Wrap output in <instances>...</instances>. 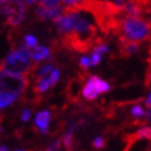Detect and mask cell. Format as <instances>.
Returning <instances> with one entry per match:
<instances>
[{
    "label": "cell",
    "mask_w": 151,
    "mask_h": 151,
    "mask_svg": "<svg viewBox=\"0 0 151 151\" xmlns=\"http://www.w3.org/2000/svg\"><path fill=\"white\" fill-rule=\"evenodd\" d=\"M114 31L119 35L120 42H145L150 38V22L142 16H128L122 15Z\"/></svg>",
    "instance_id": "cell-1"
},
{
    "label": "cell",
    "mask_w": 151,
    "mask_h": 151,
    "mask_svg": "<svg viewBox=\"0 0 151 151\" xmlns=\"http://www.w3.org/2000/svg\"><path fill=\"white\" fill-rule=\"evenodd\" d=\"M1 71L27 76L28 73L32 71V66L29 63V59L24 53L19 49H15L0 63V73Z\"/></svg>",
    "instance_id": "cell-2"
},
{
    "label": "cell",
    "mask_w": 151,
    "mask_h": 151,
    "mask_svg": "<svg viewBox=\"0 0 151 151\" xmlns=\"http://www.w3.org/2000/svg\"><path fill=\"white\" fill-rule=\"evenodd\" d=\"M28 85V76L19 74L0 73V92H9L20 95L26 90Z\"/></svg>",
    "instance_id": "cell-3"
},
{
    "label": "cell",
    "mask_w": 151,
    "mask_h": 151,
    "mask_svg": "<svg viewBox=\"0 0 151 151\" xmlns=\"http://www.w3.org/2000/svg\"><path fill=\"white\" fill-rule=\"evenodd\" d=\"M63 12V6L59 7H54V9H44V7L38 6V9L36 10V16L42 21L46 20H54L55 17H58L60 14Z\"/></svg>",
    "instance_id": "cell-4"
},
{
    "label": "cell",
    "mask_w": 151,
    "mask_h": 151,
    "mask_svg": "<svg viewBox=\"0 0 151 151\" xmlns=\"http://www.w3.org/2000/svg\"><path fill=\"white\" fill-rule=\"evenodd\" d=\"M35 123L40 132H42L43 134H47L48 127L50 123V113L48 111H41L36 117Z\"/></svg>",
    "instance_id": "cell-5"
},
{
    "label": "cell",
    "mask_w": 151,
    "mask_h": 151,
    "mask_svg": "<svg viewBox=\"0 0 151 151\" xmlns=\"http://www.w3.org/2000/svg\"><path fill=\"white\" fill-rule=\"evenodd\" d=\"M50 50L46 47H40V46H36L31 53V59L33 60L35 63H40L44 59H48L50 57Z\"/></svg>",
    "instance_id": "cell-6"
},
{
    "label": "cell",
    "mask_w": 151,
    "mask_h": 151,
    "mask_svg": "<svg viewBox=\"0 0 151 151\" xmlns=\"http://www.w3.org/2000/svg\"><path fill=\"white\" fill-rule=\"evenodd\" d=\"M87 82H90V84L95 87V90L99 93H106V92H108L109 88H111L109 84H107L104 80L100 79L99 76H96V75H93V76H90Z\"/></svg>",
    "instance_id": "cell-7"
},
{
    "label": "cell",
    "mask_w": 151,
    "mask_h": 151,
    "mask_svg": "<svg viewBox=\"0 0 151 151\" xmlns=\"http://www.w3.org/2000/svg\"><path fill=\"white\" fill-rule=\"evenodd\" d=\"M139 49V43L135 42H120V52L123 53L124 57L132 55L137 53Z\"/></svg>",
    "instance_id": "cell-8"
},
{
    "label": "cell",
    "mask_w": 151,
    "mask_h": 151,
    "mask_svg": "<svg viewBox=\"0 0 151 151\" xmlns=\"http://www.w3.org/2000/svg\"><path fill=\"white\" fill-rule=\"evenodd\" d=\"M19 95L15 93H9V92H0V109H3L7 106L12 104L17 100Z\"/></svg>",
    "instance_id": "cell-9"
},
{
    "label": "cell",
    "mask_w": 151,
    "mask_h": 151,
    "mask_svg": "<svg viewBox=\"0 0 151 151\" xmlns=\"http://www.w3.org/2000/svg\"><path fill=\"white\" fill-rule=\"evenodd\" d=\"M50 86H52V84H50L49 76L38 78V80H37V84H36V86H35V92H37V93L46 92Z\"/></svg>",
    "instance_id": "cell-10"
},
{
    "label": "cell",
    "mask_w": 151,
    "mask_h": 151,
    "mask_svg": "<svg viewBox=\"0 0 151 151\" xmlns=\"http://www.w3.org/2000/svg\"><path fill=\"white\" fill-rule=\"evenodd\" d=\"M82 96L88 101H95L97 97H99V92L96 91L95 87L90 84V82H87L84 86V88H82Z\"/></svg>",
    "instance_id": "cell-11"
},
{
    "label": "cell",
    "mask_w": 151,
    "mask_h": 151,
    "mask_svg": "<svg viewBox=\"0 0 151 151\" xmlns=\"http://www.w3.org/2000/svg\"><path fill=\"white\" fill-rule=\"evenodd\" d=\"M63 0H38V6L44 9H54V7L62 6Z\"/></svg>",
    "instance_id": "cell-12"
},
{
    "label": "cell",
    "mask_w": 151,
    "mask_h": 151,
    "mask_svg": "<svg viewBox=\"0 0 151 151\" xmlns=\"http://www.w3.org/2000/svg\"><path fill=\"white\" fill-rule=\"evenodd\" d=\"M73 130H74L73 128H70L69 132L64 135L63 140H62V144H63V146L65 147L66 151H71L73 150V141H74V139H73Z\"/></svg>",
    "instance_id": "cell-13"
},
{
    "label": "cell",
    "mask_w": 151,
    "mask_h": 151,
    "mask_svg": "<svg viewBox=\"0 0 151 151\" xmlns=\"http://www.w3.org/2000/svg\"><path fill=\"white\" fill-rule=\"evenodd\" d=\"M150 137H151V130H150V127H144L139 129L137 133H135L133 137H132V140H135V139H146V140H150Z\"/></svg>",
    "instance_id": "cell-14"
},
{
    "label": "cell",
    "mask_w": 151,
    "mask_h": 151,
    "mask_svg": "<svg viewBox=\"0 0 151 151\" xmlns=\"http://www.w3.org/2000/svg\"><path fill=\"white\" fill-rule=\"evenodd\" d=\"M132 117L135 118V119L146 117V111H144V108H142L140 104H137L132 108Z\"/></svg>",
    "instance_id": "cell-15"
},
{
    "label": "cell",
    "mask_w": 151,
    "mask_h": 151,
    "mask_svg": "<svg viewBox=\"0 0 151 151\" xmlns=\"http://www.w3.org/2000/svg\"><path fill=\"white\" fill-rule=\"evenodd\" d=\"M53 66L52 64H46V65H43L42 68H40V69H37V71H36V75L38 78H42V76H46L47 74H49L52 70H53Z\"/></svg>",
    "instance_id": "cell-16"
},
{
    "label": "cell",
    "mask_w": 151,
    "mask_h": 151,
    "mask_svg": "<svg viewBox=\"0 0 151 151\" xmlns=\"http://www.w3.org/2000/svg\"><path fill=\"white\" fill-rule=\"evenodd\" d=\"M24 41H25V46L27 47V48H35L36 46H37V40L33 36H31V35H27V36H25L24 37Z\"/></svg>",
    "instance_id": "cell-17"
},
{
    "label": "cell",
    "mask_w": 151,
    "mask_h": 151,
    "mask_svg": "<svg viewBox=\"0 0 151 151\" xmlns=\"http://www.w3.org/2000/svg\"><path fill=\"white\" fill-rule=\"evenodd\" d=\"M101 62V54L100 53H97V52H92V54H91V59H90V63H91V65H99Z\"/></svg>",
    "instance_id": "cell-18"
},
{
    "label": "cell",
    "mask_w": 151,
    "mask_h": 151,
    "mask_svg": "<svg viewBox=\"0 0 151 151\" xmlns=\"http://www.w3.org/2000/svg\"><path fill=\"white\" fill-rule=\"evenodd\" d=\"M59 75H60V70H58V69H54V70L52 71L50 76H49L52 86H54V85L57 84V82H58V80H59Z\"/></svg>",
    "instance_id": "cell-19"
},
{
    "label": "cell",
    "mask_w": 151,
    "mask_h": 151,
    "mask_svg": "<svg viewBox=\"0 0 151 151\" xmlns=\"http://www.w3.org/2000/svg\"><path fill=\"white\" fill-rule=\"evenodd\" d=\"M46 151H62V140L60 139L55 140Z\"/></svg>",
    "instance_id": "cell-20"
},
{
    "label": "cell",
    "mask_w": 151,
    "mask_h": 151,
    "mask_svg": "<svg viewBox=\"0 0 151 151\" xmlns=\"http://www.w3.org/2000/svg\"><path fill=\"white\" fill-rule=\"evenodd\" d=\"M92 146L93 147H96V149H102V147H104V139L103 138H96L95 140H93V142H92Z\"/></svg>",
    "instance_id": "cell-21"
},
{
    "label": "cell",
    "mask_w": 151,
    "mask_h": 151,
    "mask_svg": "<svg viewBox=\"0 0 151 151\" xmlns=\"http://www.w3.org/2000/svg\"><path fill=\"white\" fill-rule=\"evenodd\" d=\"M80 66L84 70H87L90 66H91V63H90V59L86 58V57H82L80 59Z\"/></svg>",
    "instance_id": "cell-22"
},
{
    "label": "cell",
    "mask_w": 151,
    "mask_h": 151,
    "mask_svg": "<svg viewBox=\"0 0 151 151\" xmlns=\"http://www.w3.org/2000/svg\"><path fill=\"white\" fill-rule=\"evenodd\" d=\"M31 114H32V112H31V111H29V109H25L24 113H22L21 118H22V120H24V122H27V120L31 118Z\"/></svg>",
    "instance_id": "cell-23"
},
{
    "label": "cell",
    "mask_w": 151,
    "mask_h": 151,
    "mask_svg": "<svg viewBox=\"0 0 151 151\" xmlns=\"http://www.w3.org/2000/svg\"><path fill=\"white\" fill-rule=\"evenodd\" d=\"M151 97H150V93H149V96L146 97V101H145V106H146V108H149L150 109V106H151Z\"/></svg>",
    "instance_id": "cell-24"
},
{
    "label": "cell",
    "mask_w": 151,
    "mask_h": 151,
    "mask_svg": "<svg viewBox=\"0 0 151 151\" xmlns=\"http://www.w3.org/2000/svg\"><path fill=\"white\" fill-rule=\"evenodd\" d=\"M22 1H24V4H25V5H31V4L36 3L37 0H22Z\"/></svg>",
    "instance_id": "cell-25"
},
{
    "label": "cell",
    "mask_w": 151,
    "mask_h": 151,
    "mask_svg": "<svg viewBox=\"0 0 151 151\" xmlns=\"http://www.w3.org/2000/svg\"><path fill=\"white\" fill-rule=\"evenodd\" d=\"M9 3H24L22 0H7Z\"/></svg>",
    "instance_id": "cell-26"
},
{
    "label": "cell",
    "mask_w": 151,
    "mask_h": 151,
    "mask_svg": "<svg viewBox=\"0 0 151 151\" xmlns=\"http://www.w3.org/2000/svg\"><path fill=\"white\" fill-rule=\"evenodd\" d=\"M0 151H9L6 146H0Z\"/></svg>",
    "instance_id": "cell-27"
},
{
    "label": "cell",
    "mask_w": 151,
    "mask_h": 151,
    "mask_svg": "<svg viewBox=\"0 0 151 151\" xmlns=\"http://www.w3.org/2000/svg\"><path fill=\"white\" fill-rule=\"evenodd\" d=\"M17 151H25V150H17ZM28 151H29V150H28Z\"/></svg>",
    "instance_id": "cell-28"
},
{
    "label": "cell",
    "mask_w": 151,
    "mask_h": 151,
    "mask_svg": "<svg viewBox=\"0 0 151 151\" xmlns=\"http://www.w3.org/2000/svg\"><path fill=\"white\" fill-rule=\"evenodd\" d=\"M0 132H1V129H0Z\"/></svg>",
    "instance_id": "cell-29"
}]
</instances>
